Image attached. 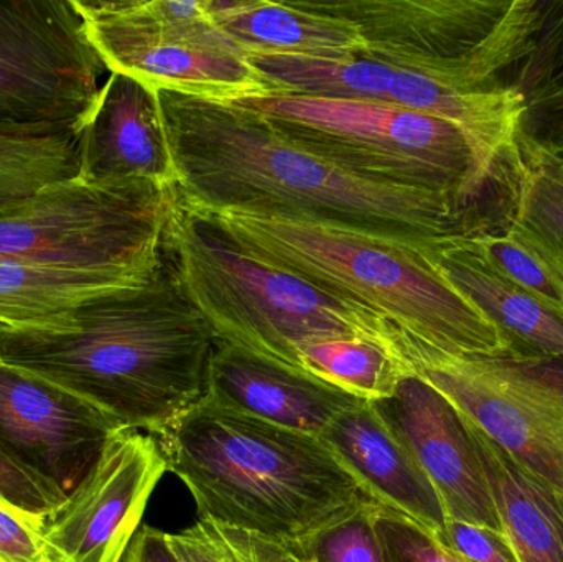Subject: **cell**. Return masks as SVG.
I'll return each mask as SVG.
<instances>
[{
  "instance_id": "17",
  "label": "cell",
  "mask_w": 563,
  "mask_h": 562,
  "mask_svg": "<svg viewBox=\"0 0 563 562\" xmlns=\"http://www.w3.org/2000/svg\"><path fill=\"white\" fill-rule=\"evenodd\" d=\"M205 398L221 408L314 438H320L338 416L369 403L305 370L220 339L208 366Z\"/></svg>"
},
{
  "instance_id": "16",
  "label": "cell",
  "mask_w": 563,
  "mask_h": 562,
  "mask_svg": "<svg viewBox=\"0 0 563 562\" xmlns=\"http://www.w3.org/2000/svg\"><path fill=\"white\" fill-rule=\"evenodd\" d=\"M78 178L89 184L145 180L177 187L158 91L109 73L78 131Z\"/></svg>"
},
{
  "instance_id": "23",
  "label": "cell",
  "mask_w": 563,
  "mask_h": 562,
  "mask_svg": "<svg viewBox=\"0 0 563 562\" xmlns=\"http://www.w3.org/2000/svg\"><path fill=\"white\" fill-rule=\"evenodd\" d=\"M512 220L521 223L563 273V144L522 131L505 162Z\"/></svg>"
},
{
  "instance_id": "22",
  "label": "cell",
  "mask_w": 563,
  "mask_h": 562,
  "mask_svg": "<svg viewBox=\"0 0 563 562\" xmlns=\"http://www.w3.org/2000/svg\"><path fill=\"white\" fill-rule=\"evenodd\" d=\"M147 280L114 271L62 269L0 261V323L10 330L65 326L73 310L86 300Z\"/></svg>"
},
{
  "instance_id": "10",
  "label": "cell",
  "mask_w": 563,
  "mask_h": 562,
  "mask_svg": "<svg viewBox=\"0 0 563 562\" xmlns=\"http://www.w3.org/2000/svg\"><path fill=\"white\" fill-rule=\"evenodd\" d=\"M396 350L506 454L563 488L562 362L450 355L400 332Z\"/></svg>"
},
{
  "instance_id": "19",
  "label": "cell",
  "mask_w": 563,
  "mask_h": 562,
  "mask_svg": "<svg viewBox=\"0 0 563 562\" xmlns=\"http://www.w3.org/2000/svg\"><path fill=\"white\" fill-rule=\"evenodd\" d=\"M440 276L496 327L506 353L563 363V317L506 279L463 236L427 247Z\"/></svg>"
},
{
  "instance_id": "34",
  "label": "cell",
  "mask_w": 563,
  "mask_h": 562,
  "mask_svg": "<svg viewBox=\"0 0 563 562\" xmlns=\"http://www.w3.org/2000/svg\"><path fill=\"white\" fill-rule=\"evenodd\" d=\"M121 562H180L172 551L167 533L141 527Z\"/></svg>"
},
{
  "instance_id": "6",
  "label": "cell",
  "mask_w": 563,
  "mask_h": 562,
  "mask_svg": "<svg viewBox=\"0 0 563 562\" xmlns=\"http://www.w3.org/2000/svg\"><path fill=\"white\" fill-rule=\"evenodd\" d=\"M305 151L357 177L465 205L488 175L462 128L422 112L353 99L267 95L236 101Z\"/></svg>"
},
{
  "instance_id": "26",
  "label": "cell",
  "mask_w": 563,
  "mask_h": 562,
  "mask_svg": "<svg viewBox=\"0 0 563 562\" xmlns=\"http://www.w3.org/2000/svg\"><path fill=\"white\" fill-rule=\"evenodd\" d=\"M465 240L493 269L563 317L562 269L521 223L509 218L499 233L476 227Z\"/></svg>"
},
{
  "instance_id": "12",
  "label": "cell",
  "mask_w": 563,
  "mask_h": 562,
  "mask_svg": "<svg viewBox=\"0 0 563 562\" xmlns=\"http://www.w3.org/2000/svg\"><path fill=\"white\" fill-rule=\"evenodd\" d=\"M104 71L73 0H0V125L79 131Z\"/></svg>"
},
{
  "instance_id": "21",
  "label": "cell",
  "mask_w": 563,
  "mask_h": 562,
  "mask_svg": "<svg viewBox=\"0 0 563 562\" xmlns=\"http://www.w3.org/2000/svg\"><path fill=\"white\" fill-rule=\"evenodd\" d=\"M466 422L519 561L563 562V488L522 467Z\"/></svg>"
},
{
  "instance_id": "18",
  "label": "cell",
  "mask_w": 563,
  "mask_h": 562,
  "mask_svg": "<svg viewBox=\"0 0 563 562\" xmlns=\"http://www.w3.org/2000/svg\"><path fill=\"white\" fill-rule=\"evenodd\" d=\"M320 439L377 504L435 537L445 530L449 517L439 492L371 403L338 416Z\"/></svg>"
},
{
  "instance_id": "2",
  "label": "cell",
  "mask_w": 563,
  "mask_h": 562,
  "mask_svg": "<svg viewBox=\"0 0 563 562\" xmlns=\"http://www.w3.org/2000/svg\"><path fill=\"white\" fill-rule=\"evenodd\" d=\"M217 343L165 256L147 283L86 300L65 326L9 330L0 360L85 399L124 431L154 436L205 398Z\"/></svg>"
},
{
  "instance_id": "8",
  "label": "cell",
  "mask_w": 563,
  "mask_h": 562,
  "mask_svg": "<svg viewBox=\"0 0 563 562\" xmlns=\"http://www.w3.org/2000/svg\"><path fill=\"white\" fill-rule=\"evenodd\" d=\"M350 22L361 55L486 91L534 46L541 0H301Z\"/></svg>"
},
{
  "instance_id": "31",
  "label": "cell",
  "mask_w": 563,
  "mask_h": 562,
  "mask_svg": "<svg viewBox=\"0 0 563 562\" xmlns=\"http://www.w3.org/2000/svg\"><path fill=\"white\" fill-rule=\"evenodd\" d=\"M440 541L468 562H521L508 535L462 521H446Z\"/></svg>"
},
{
  "instance_id": "7",
  "label": "cell",
  "mask_w": 563,
  "mask_h": 562,
  "mask_svg": "<svg viewBox=\"0 0 563 562\" xmlns=\"http://www.w3.org/2000/svg\"><path fill=\"white\" fill-rule=\"evenodd\" d=\"M178 203L177 187L152 181H56L0 207V261L147 280L164 266Z\"/></svg>"
},
{
  "instance_id": "11",
  "label": "cell",
  "mask_w": 563,
  "mask_h": 562,
  "mask_svg": "<svg viewBox=\"0 0 563 562\" xmlns=\"http://www.w3.org/2000/svg\"><path fill=\"white\" fill-rule=\"evenodd\" d=\"M273 95L318 96L396 106L459 125L475 145L485 174L508 161L525 131L528 104L515 86L463 91L417 69L369 56H251Z\"/></svg>"
},
{
  "instance_id": "30",
  "label": "cell",
  "mask_w": 563,
  "mask_h": 562,
  "mask_svg": "<svg viewBox=\"0 0 563 562\" xmlns=\"http://www.w3.org/2000/svg\"><path fill=\"white\" fill-rule=\"evenodd\" d=\"M374 528L384 562H468L450 551L435 535L383 505L374 511Z\"/></svg>"
},
{
  "instance_id": "20",
  "label": "cell",
  "mask_w": 563,
  "mask_h": 562,
  "mask_svg": "<svg viewBox=\"0 0 563 562\" xmlns=\"http://www.w3.org/2000/svg\"><path fill=\"white\" fill-rule=\"evenodd\" d=\"M213 22L247 56L346 58L364 52L357 30L301 0H205Z\"/></svg>"
},
{
  "instance_id": "14",
  "label": "cell",
  "mask_w": 563,
  "mask_h": 562,
  "mask_svg": "<svg viewBox=\"0 0 563 562\" xmlns=\"http://www.w3.org/2000/svg\"><path fill=\"white\" fill-rule=\"evenodd\" d=\"M119 428L73 393L0 360V455L66 498Z\"/></svg>"
},
{
  "instance_id": "4",
  "label": "cell",
  "mask_w": 563,
  "mask_h": 562,
  "mask_svg": "<svg viewBox=\"0 0 563 562\" xmlns=\"http://www.w3.org/2000/svg\"><path fill=\"white\" fill-rule=\"evenodd\" d=\"M207 217L257 260L374 313L409 339L450 355L506 353L496 327L440 276L427 247L290 218Z\"/></svg>"
},
{
  "instance_id": "25",
  "label": "cell",
  "mask_w": 563,
  "mask_h": 562,
  "mask_svg": "<svg viewBox=\"0 0 563 562\" xmlns=\"http://www.w3.org/2000/svg\"><path fill=\"white\" fill-rule=\"evenodd\" d=\"M300 366L328 385L369 403L393 396L399 383L413 373L393 346L364 337L303 346Z\"/></svg>"
},
{
  "instance_id": "5",
  "label": "cell",
  "mask_w": 563,
  "mask_h": 562,
  "mask_svg": "<svg viewBox=\"0 0 563 562\" xmlns=\"http://www.w3.org/2000/svg\"><path fill=\"white\" fill-rule=\"evenodd\" d=\"M167 256L185 293L224 342L295 368H301L300 350L323 340L364 337L396 345L399 330L257 260L181 198L168 227Z\"/></svg>"
},
{
  "instance_id": "28",
  "label": "cell",
  "mask_w": 563,
  "mask_h": 562,
  "mask_svg": "<svg viewBox=\"0 0 563 562\" xmlns=\"http://www.w3.org/2000/svg\"><path fill=\"white\" fill-rule=\"evenodd\" d=\"M167 540L180 562H300L277 541L207 520L180 533H167Z\"/></svg>"
},
{
  "instance_id": "15",
  "label": "cell",
  "mask_w": 563,
  "mask_h": 562,
  "mask_svg": "<svg viewBox=\"0 0 563 562\" xmlns=\"http://www.w3.org/2000/svg\"><path fill=\"white\" fill-rule=\"evenodd\" d=\"M371 406L422 465L449 521L506 535L468 422L450 399L410 373L393 396L371 401Z\"/></svg>"
},
{
  "instance_id": "13",
  "label": "cell",
  "mask_w": 563,
  "mask_h": 562,
  "mask_svg": "<svg viewBox=\"0 0 563 562\" xmlns=\"http://www.w3.org/2000/svg\"><path fill=\"white\" fill-rule=\"evenodd\" d=\"M165 472L151 434L115 432L81 484L43 520L49 562H121Z\"/></svg>"
},
{
  "instance_id": "35",
  "label": "cell",
  "mask_w": 563,
  "mask_h": 562,
  "mask_svg": "<svg viewBox=\"0 0 563 562\" xmlns=\"http://www.w3.org/2000/svg\"><path fill=\"white\" fill-rule=\"evenodd\" d=\"M9 330V327L2 326V323H0V340H2V337L5 335Z\"/></svg>"
},
{
  "instance_id": "9",
  "label": "cell",
  "mask_w": 563,
  "mask_h": 562,
  "mask_svg": "<svg viewBox=\"0 0 563 562\" xmlns=\"http://www.w3.org/2000/svg\"><path fill=\"white\" fill-rule=\"evenodd\" d=\"M73 5L109 73L207 101L271 95L263 73L213 22L205 0H73Z\"/></svg>"
},
{
  "instance_id": "29",
  "label": "cell",
  "mask_w": 563,
  "mask_h": 562,
  "mask_svg": "<svg viewBox=\"0 0 563 562\" xmlns=\"http://www.w3.org/2000/svg\"><path fill=\"white\" fill-rule=\"evenodd\" d=\"M380 504H367L343 520L303 541L295 557L311 562H384L374 528V511Z\"/></svg>"
},
{
  "instance_id": "1",
  "label": "cell",
  "mask_w": 563,
  "mask_h": 562,
  "mask_svg": "<svg viewBox=\"0 0 563 562\" xmlns=\"http://www.w3.org/2000/svg\"><path fill=\"white\" fill-rule=\"evenodd\" d=\"M158 98L178 194L191 210L313 221L417 247L476 228L453 198L357 177L236 102Z\"/></svg>"
},
{
  "instance_id": "27",
  "label": "cell",
  "mask_w": 563,
  "mask_h": 562,
  "mask_svg": "<svg viewBox=\"0 0 563 562\" xmlns=\"http://www.w3.org/2000/svg\"><path fill=\"white\" fill-rule=\"evenodd\" d=\"M542 13L531 53L522 59L515 86L532 114L563 119V0L541 2Z\"/></svg>"
},
{
  "instance_id": "33",
  "label": "cell",
  "mask_w": 563,
  "mask_h": 562,
  "mask_svg": "<svg viewBox=\"0 0 563 562\" xmlns=\"http://www.w3.org/2000/svg\"><path fill=\"white\" fill-rule=\"evenodd\" d=\"M0 500L22 514L45 520L55 514L65 498L0 455Z\"/></svg>"
},
{
  "instance_id": "36",
  "label": "cell",
  "mask_w": 563,
  "mask_h": 562,
  "mask_svg": "<svg viewBox=\"0 0 563 562\" xmlns=\"http://www.w3.org/2000/svg\"><path fill=\"white\" fill-rule=\"evenodd\" d=\"M300 562H311V561H305V560H300Z\"/></svg>"
},
{
  "instance_id": "3",
  "label": "cell",
  "mask_w": 563,
  "mask_h": 562,
  "mask_svg": "<svg viewBox=\"0 0 563 562\" xmlns=\"http://www.w3.org/2000/svg\"><path fill=\"white\" fill-rule=\"evenodd\" d=\"M152 438L168 472L190 491L200 520L253 531L291 551L377 504L320 438L207 398Z\"/></svg>"
},
{
  "instance_id": "24",
  "label": "cell",
  "mask_w": 563,
  "mask_h": 562,
  "mask_svg": "<svg viewBox=\"0 0 563 562\" xmlns=\"http://www.w3.org/2000/svg\"><path fill=\"white\" fill-rule=\"evenodd\" d=\"M78 131L49 125H0V207L56 181L78 177Z\"/></svg>"
},
{
  "instance_id": "32",
  "label": "cell",
  "mask_w": 563,
  "mask_h": 562,
  "mask_svg": "<svg viewBox=\"0 0 563 562\" xmlns=\"http://www.w3.org/2000/svg\"><path fill=\"white\" fill-rule=\"evenodd\" d=\"M42 525L0 500V562H49Z\"/></svg>"
}]
</instances>
